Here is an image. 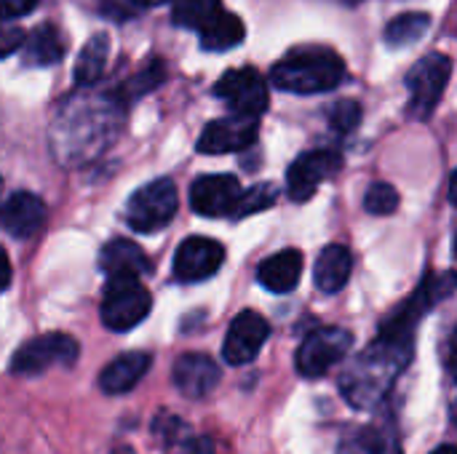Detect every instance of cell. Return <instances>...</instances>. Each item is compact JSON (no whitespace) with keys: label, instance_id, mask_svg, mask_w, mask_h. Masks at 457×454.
<instances>
[{"label":"cell","instance_id":"24","mask_svg":"<svg viewBox=\"0 0 457 454\" xmlns=\"http://www.w3.org/2000/svg\"><path fill=\"white\" fill-rule=\"evenodd\" d=\"M107 56H110V37L104 32L94 35L83 51L78 54V62H75V83L78 86H91L96 83L102 75H104V67H107Z\"/></svg>","mask_w":457,"mask_h":454},{"label":"cell","instance_id":"27","mask_svg":"<svg viewBox=\"0 0 457 454\" xmlns=\"http://www.w3.org/2000/svg\"><path fill=\"white\" fill-rule=\"evenodd\" d=\"M163 78H166V64H163L161 59H158V62H150L142 72H137L134 78H129L126 83H120L118 91H115V96H118V102L126 107V104H131L134 99L145 96L147 91L158 88V83H163Z\"/></svg>","mask_w":457,"mask_h":454},{"label":"cell","instance_id":"31","mask_svg":"<svg viewBox=\"0 0 457 454\" xmlns=\"http://www.w3.org/2000/svg\"><path fill=\"white\" fill-rule=\"evenodd\" d=\"M27 32L19 24H11V19H0V59L16 54L24 43Z\"/></svg>","mask_w":457,"mask_h":454},{"label":"cell","instance_id":"23","mask_svg":"<svg viewBox=\"0 0 457 454\" xmlns=\"http://www.w3.org/2000/svg\"><path fill=\"white\" fill-rule=\"evenodd\" d=\"M198 37L206 51H230L246 37V27L236 13L222 8L209 24H204L198 29Z\"/></svg>","mask_w":457,"mask_h":454},{"label":"cell","instance_id":"9","mask_svg":"<svg viewBox=\"0 0 457 454\" xmlns=\"http://www.w3.org/2000/svg\"><path fill=\"white\" fill-rule=\"evenodd\" d=\"M214 94H217L236 115L260 118V115L268 110V104H270L268 83H265V78H262L254 67L228 70V72L217 80Z\"/></svg>","mask_w":457,"mask_h":454},{"label":"cell","instance_id":"5","mask_svg":"<svg viewBox=\"0 0 457 454\" xmlns=\"http://www.w3.org/2000/svg\"><path fill=\"white\" fill-rule=\"evenodd\" d=\"M179 209V195L171 179H153L139 187L126 203V225L134 233H155L166 227Z\"/></svg>","mask_w":457,"mask_h":454},{"label":"cell","instance_id":"15","mask_svg":"<svg viewBox=\"0 0 457 454\" xmlns=\"http://www.w3.org/2000/svg\"><path fill=\"white\" fill-rule=\"evenodd\" d=\"M46 219H48V209L35 193L19 190L0 203V230L8 233L11 238L19 241L32 238L35 233H40Z\"/></svg>","mask_w":457,"mask_h":454},{"label":"cell","instance_id":"32","mask_svg":"<svg viewBox=\"0 0 457 454\" xmlns=\"http://www.w3.org/2000/svg\"><path fill=\"white\" fill-rule=\"evenodd\" d=\"M40 0H0V19H21L37 8Z\"/></svg>","mask_w":457,"mask_h":454},{"label":"cell","instance_id":"17","mask_svg":"<svg viewBox=\"0 0 457 454\" xmlns=\"http://www.w3.org/2000/svg\"><path fill=\"white\" fill-rule=\"evenodd\" d=\"M153 359L150 353H142V351H131V353H123L118 359H112L102 375H99V388L107 393V396H120V393H129L131 388L139 385V380L147 375Z\"/></svg>","mask_w":457,"mask_h":454},{"label":"cell","instance_id":"8","mask_svg":"<svg viewBox=\"0 0 457 454\" xmlns=\"http://www.w3.org/2000/svg\"><path fill=\"white\" fill-rule=\"evenodd\" d=\"M351 345H353V334L348 329H343V326L316 329L297 348L295 367H297L300 377L319 380L351 353Z\"/></svg>","mask_w":457,"mask_h":454},{"label":"cell","instance_id":"20","mask_svg":"<svg viewBox=\"0 0 457 454\" xmlns=\"http://www.w3.org/2000/svg\"><path fill=\"white\" fill-rule=\"evenodd\" d=\"M21 62L27 67H51L56 62L64 59V51H67V40L62 35V29L51 21L35 27L24 43H21Z\"/></svg>","mask_w":457,"mask_h":454},{"label":"cell","instance_id":"18","mask_svg":"<svg viewBox=\"0 0 457 454\" xmlns=\"http://www.w3.org/2000/svg\"><path fill=\"white\" fill-rule=\"evenodd\" d=\"M99 268L104 270L107 278H118V276L142 278L150 270V260L139 244L129 238H112L110 244H104L99 254Z\"/></svg>","mask_w":457,"mask_h":454},{"label":"cell","instance_id":"14","mask_svg":"<svg viewBox=\"0 0 457 454\" xmlns=\"http://www.w3.org/2000/svg\"><path fill=\"white\" fill-rule=\"evenodd\" d=\"M268 337H270V324L257 310H244L233 318L228 329L222 356L230 367L252 364L262 351V345L268 343Z\"/></svg>","mask_w":457,"mask_h":454},{"label":"cell","instance_id":"37","mask_svg":"<svg viewBox=\"0 0 457 454\" xmlns=\"http://www.w3.org/2000/svg\"><path fill=\"white\" fill-rule=\"evenodd\" d=\"M0 187H3V179H0Z\"/></svg>","mask_w":457,"mask_h":454},{"label":"cell","instance_id":"4","mask_svg":"<svg viewBox=\"0 0 457 454\" xmlns=\"http://www.w3.org/2000/svg\"><path fill=\"white\" fill-rule=\"evenodd\" d=\"M150 308H153V297L139 278H129V276L107 278L99 313H102V324L110 332H131L150 316Z\"/></svg>","mask_w":457,"mask_h":454},{"label":"cell","instance_id":"7","mask_svg":"<svg viewBox=\"0 0 457 454\" xmlns=\"http://www.w3.org/2000/svg\"><path fill=\"white\" fill-rule=\"evenodd\" d=\"M450 75H453V59L447 54H426L407 72V91H410L407 110L412 118L426 120L436 110V104L450 83Z\"/></svg>","mask_w":457,"mask_h":454},{"label":"cell","instance_id":"36","mask_svg":"<svg viewBox=\"0 0 457 454\" xmlns=\"http://www.w3.org/2000/svg\"><path fill=\"white\" fill-rule=\"evenodd\" d=\"M431 454H455V447L453 444H442V447H436Z\"/></svg>","mask_w":457,"mask_h":454},{"label":"cell","instance_id":"29","mask_svg":"<svg viewBox=\"0 0 457 454\" xmlns=\"http://www.w3.org/2000/svg\"><path fill=\"white\" fill-rule=\"evenodd\" d=\"M276 203V187L273 185H254L249 190H241L238 206L233 217H249L254 211H265Z\"/></svg>","mask_w":457,"mask_h":454},{"label":"cell","instance_id":"10","mask_svg":"<svg viewBox=\"0 0 457 454\" xmlns=\"http://www.w3.org/2000/svg\"><path fill=\"white\" fill-rule=\"evenodd\" d=\"M260 136V118L252 115H230L206 123L201 131L195 150L204 155H230V153H244L249 150Z\"/></svg>","mask_w":457,"mask_h":454},{"label":"cell","instance_id":"12","mask_svg":"<svg viewBox=\"0 0 457 454\" xmlns=\"http://www.w3.org/2000/svg\"><path fill=\"white\" fill-rule=\"evenodd\" d=\"M241 198V182L233 174H204L190 185V209L198 217H233Z\"/></svg>","mask_w":457,"mask_h":454},{"label":"cell","instance_id":"6","mask_svg":"<svg viewBox=\"0 0 457 454\" xmlns=\"http://www.w3.org/2000/svg\"><path fill=\"white\" fill-rule=\"evenodd\" d=\"M78 343L70 334L62 332H51V334H40L29 343H24L13 359H11V375L16 377H37L54 367H72L78 361Z\"/></svg>","mask_w":457,"mask_h":454},{"label":"cell","instance_id":"21","mask_svg":"<svg viewBox=\"0 0 457 454\" xmlns=\"http://www.w3.org/2000/svg\"><path fill=\"white\" fill-rule=\"evenodd\" d=\"M353 273V254L348 246L343 244H329L313 268V281L324 294H337L340 289H345V284L351 281Z\"/></svg>","mask_w":457,"mask_h":454},{"label":"cell","instance_id":"19","mask_svg":"<svg viewBox=\"0 0 457 454\" xmlns=\"http://www.w3.org/2000/svg\"><path fill=\"white\" fill-rule=\"evenodd\" d=\"M303 276V254L297 249H284L270 254L257 268V281L273 294H289L297 289Z\"/></svg>","mask_w":457,"mask_h":454},{"label":"cell","instance_id":"28","mask_svg":"<svg viewBox=\"0 0 457 454\" xmlns=\"http://www.w3.org/2000/svg\"><path fill=\"white\" fill-rule=\"evenodd\" d=\"M364 209L375 217H388L399 209V193L388 182H375L364 195Z\"/></svg>","mask_w":457,"mask_h":454},{"label":"cell","instance_id":"13","mask_svg":"<svg viewBox=\"0 0 457 454\" xmlns=\"http://www.w3.org/2000/svg\"><path fill=\"white\" fill-rule=\"evenodd\" d=\"M225 262V249L214 238L190 235L174 254V278L182 284H198L212 278Z\"/></svg>","mask_w":457,"mask_h":454},{"label":"cell","instance_id":"1","mask_svg":"<svg viewBox=\"0 0 457 454\" xmlns=\"http://www.w3.org/2000/svg\"><path fill=\"white\" fill-rule=\"evenodd\" d=\"M415 351V334H399L380 326L378 340L361 351L340 377V391L353 409L372 412L391 393L396 377L407 369Z\"/></svg>","mask_w":457,"mask_h":454},{"label":"cell","instance_id":"33","mask_svg":"<svg viewBox=\"0 0 457 454\" xmlns=\"http://www.w3.org/2000/svg\"><path fill=\"white\" fill-rule=\"evenodd\" d=\"M11 276H13V268H11V260L5 254V249L0 246V294L11 286Z\"/></svg>","mask_w":457,"mask_h":454},{"label":"cell","instance_id":"25","mask_svg":"<svg viewBox=\"0 0 457 454\" xmlns=\"http://www.w3.org/2000/svg\"><path fill=\"white\" fill-rule=\"evenodd\" d=\"M428 29H431V16L428 13H420V11H410V13H402V16L391 19L383 37H386L388 45L404 48V45L418 43Z\"/></svg>","mask_w":457,"mask_h":454},{"label":"cell","instance_id":"22","mask_svg":"<svg viewBox=\"0 0 457 454\" xmlns=\"http://www.w3.org/2000/svg\"><path fill=\"white\" fill-rule=\"evenodd\" d=\"M337 454H402V444L394 423L386 420L378 425L356 428L351 436H345Z\"/></svg>","mask_w":457,"mask_h":454},{"label":"cell","instance_id":"16","mask_svg":"<svg viewBox=\"0 0 457 454\" xmlns=\"http://www.w3.org/2000/svg\"><path fill=\"white\" fill-rule=\"evenodd\" d=\"M171 377H174V388L185 399L198 401V399H206L209 393H214V388L222 380V372H220L217 361L209 359L206 353H185L177 359Z\"/></svg>","mask_w":457,"mask_h":454},{"label":"cell","instance_id":"2","mask_svg":"<svg viewBox=\"0 0 457 454\" xmlns=\"http://www.w3.org/2000/svg\"><path fill=\"white\" fill-rule=\"evenodd\" d=\"M123 104L118 96H75L51 128V144L64 163L96 155L115 134Z\"/></svg>","mask_w":457,"mask_h":454},{"label":"cell","instance_id":"38","mask_svg":"<svg viewBox=\"0 0 457 454\" xmlns=\"http://www.w3.org/2000/svg\"><path fill=\"white\" fill-rule=\"evenodd\" d=\"M348 3H356V0H348Z\"/></svg>","mask_w":457,"mask_h":454},{"label":"cell","instance_id":"30","mask_svg":"<svg viewBox=\"0 0 457 454\" xmlns=\"http://www.w3.org/2000/svg\"><path fill=\"white\" fill-rule=\"evenodd\" d=\"M329 123H332V128H335L340 136L353 134V131L361 126V104L353 102V99H340V102H335L332 110H329Z\"/></svg>","mask_w":457,"mask_h":454},{"label":"cell","instance_id":"3","mask_svg":"<svg viewBox=\"0 0 457 454\" xmlns=\"http://www.w3.org/2000/svg\"><path fill=\"white\" fill-rule=\"evenodd\" d=\"M345 80V62L324 45L292 48L270 70V83L289 94H327Z\"/></svg>","mask_w":457,"mask_h":454},{"label":"cell","instance_id":"11","mask_svg":"<svg viewBox=\"0 0 457 454\" xmlns=\"http://www.w3.org/2000/svg\"><path fill=\"white\" fill-rule=\"evenodd\" d=\"M343 169V155L337 150H311L295 158L287 171V193L295 203H305L313 198L321 182L335 177Z\"/></svg>","mask_w":457,"mask_h":454},{"label":"cell","instance_id":"34","mask_svg":"<svg viewBox=\"0 0 457 454\" xmlns=\"http://www.w3.org/2000/svg\"><path fill=\"white\" fill-rule=\"evenodd\" d=\"M185 454H217V450H214V442H212V439L201 436V439H193V442L187 444Z\"/></svg>","mask_w":457,"mask_h":454},{"label":"cell","instance_id":"26","mask_svg":"<svg viewBox=\"0 0 457 454\" xmlns=\"http://www.w3.org/2000/svg\"><path fill=\"white\" fill-rule=\"evenodd\" d=\"M171 3H174V8H171L174 24H179L185 29H195V32L222 11L220 0H171Z\"/></svg>","mask_w":457,"mask_h":454},{"label":"cell","instance_id":"35","mask_svg":"<svg viewBox=\"0 0 457 454\" xmlns=\"http://www.w3.org/2000/svg\"><path fill=\"white\" fill-rule=\"evenodd\" d=\"M137 5H145V8H153V5H163V3H171V0H131Z\"/></svg>","mask_w":457,"mask_h":454}]
</instances>
